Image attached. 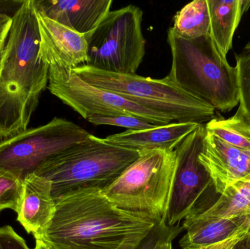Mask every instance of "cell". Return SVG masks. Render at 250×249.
Listing matches in <instances>:
<instances>
[{
  "mask_svg": "<svg viewBox=\"0 0 250 249\" xmlns=\"http://www.w3.org/2000/svg\"><path fill=\"white\" fill-rule=\"evenodd\" d=\"M160 223L117 207L99 190L81 192L56 203L52 221L37 239L52 249H137Z\"/></svg>",
  "mask_w": 250,
  "mask_h": 249,
  "instance_id": "obj_1",
  "label": "cell"
},
{
  "mask_svg": "<svg viewBox=\"0 0 250 249\" xmlns=\"http://www.w3.org/2000/svg\"><path fill=\"white\" fill-rule=\"evenodd\" d=\"M48 66L40 57V35L33 0H23L13 16L0 60V139L27 130L42 92Z\"/></svg>",
  "mask_w": 250,
  "mask_h": 249,
  "instance_id": "obj_2",
  "label": "cell"
},
{
  "mask_svg": "<svg viewBox=\"0 0 250 249\" xmlns=\"http://www.w3.org/2000/svg\"><path fill=\"white\" fill-rule=\"evenodd\" d=\"M172 55L167 79L221 112H229L239 103L237 69L229 64L210 35L194 39L179 38L167 31Z\"/></svg>",
  "mask_w": 250,
  "mask_h": 249,
  "instance_id": "obj_3",
  "label": "cell"
},
{
  "mask_svg": "<svg viewBox=\"0 0 250 249\" xmlns=\"http://www.w3.org/2000/svg\"><path fill=\"white\" fill-rule=\"evenodd\" d=\"M139 152L93 134L44 162L36 175L48 180L54 202L84 191H102L139 157Z\"/></svg>",
  "mask_w": 250,
  "mask_h": 249,
  "instance_id": "obj_4",
  "label": "cell"
},
{
  "mask_svg": "<svg viewBox=\"0 0 250 249\" xmlns=\"http://www.w3.org/2000/svg\"><path fill=\"white\" fill-rule=\"evenodd\" d=\"M74 73L96 87L114 92L147 109L168 115L175 122L204 124L214 118L216 110L188 93L167 77L153 79L137 74H120L82 65Z\"/></svg>",
  "mask_w": 250,
  "mask_h": 249,
  "instance_id": "obj_5",
  "label": "cell"
},
{
  "mask_svg": "<svg viewBox=\"0 0 250 249\" xmlns=\"http://www.w3.org/2000/svg\"><path fill=\"white\" fill-rule=\"evenodd\" d=\"M120 178L102 190L117 207L166 223L176 172V152H140Z\"/></svg>",
  "mask_w": 250,
  "mask_h": 249,
  "instance_id": "obj_6",
  "label": "cell"
},
{
  "mask_svg": "<svg viewBox=\"0 0 250 249\" xmlns=\"http://www.w3.org/2000/svg\"><path fill=\"white\" fill-rule=\"evenodd\" d=\"M144 13L129 4L110 11L95 30L84 35L87 42L85 65L120 74H136L146 54Z\"/></svg>",
  "mask_w": 250,
  "mask_h": 249,
  "instance_id": "obj_7",
  "label": "cell"
},
{
  "mask_svg": "<svg viewBox=\"0 0 250 249\" xmlns=\"http://www.w3.org/2000/svg\"><path fill=\"white\" fill-rule=\"evenodd\" d=\"M90 133L73 121L54 117L44 125L0 141V172L23 181L50 158L87 139Z\"/></svg>",
  "mask_w": 250,
  "mask_h": 249,
  "instance_id": "obj_8",
  "label": "cell"
},
{
  "mask_svg": "<svg viewBox=\"0 0 250 249\" xmlns=\"http://www.w3.org/2000/svg\"><path fill=\"white\" fill-rule=\"evenodd\" d=\"M207 130L200 124L175 149L176 172L166 217L167 226L174 227L189 213L204 206L211 189V175L198 159Z\"/></svg>",
  "mask_w": 250,
  "mask_h": 249,
  "instance_id": "obj_9",
  "label": "cell"
},
{
  "mask_svg": "<svg viewBox=\"0 0 250 249\" xmlns=\"http://www.w3.org/2000/svg\"><path fill=\"white\" fill-rule=\"evenodd\" d=\"M48 89L86 120L91 115H130L157 126L175 122L168 115L147 109L114 92L84 81L74 72L68 77H49Z\"/></svg>",
  "mask_w": 250,
  "mask_h": 249,
  "instance_id": "obj_10",
  "label": "cell"
},
{
  "mask_svg": "<svg viewBox=\"0 0 250 249\" xmlns=\"http://www.w3.org/2000/svg\"><path fill=\"white\" fill-rule=\"evenodd\" d=\"M40 35V57L48 64L49 77H67L87 61L84 35L36 11Z\"/></svg>",
  "mask_w": 250,
  "mask_h": 249,
  "instance_id": "obj_11",
  "label": "cell"
},
{
  "mask_svg": "<svg viewBox=\"0 0 250 249\" xmlns=\"http://www.w3.org/2000/svg\"><path fill=\"white\" fill-rule=\"evenodd\" d=\"M198 159L211 175L217 194L250 178V152L231 146L207 131Z\"/></svg>",
  "mask_w": 250,
  "mask_h": 249,
  "instance_id": "obj_12",
  "label": "cell"
},
{
  "mask_svg": "<svg viewBox=\"0 0 250 249\" xmlns=\"http://www.w3.org/2000/svg\"><path fill=\"white\" fill-rule=\"evenodd\" d=\"M36 11L86 35L95 30L111 11L112 0H33Z\"/></svg>",
  "mask_w": 250,
  "mask_h": 249,
  "instance_id": "obj_13",
  "label": "cell"
},
{
  "mask_svg": "<svg viewBox=\"0 0 250 249\" xmlns=\"http://www.w3.org/2000/svg\"><path fill=\"white\" fill-rule=\"evenodd\" d=\"M55 211L51 182L35 173L26 177L16 213L17 220L27 233L32 234L35 239L39 238L49 226Z\"/></svg>",
  "mask_w": 250,
  "mask_h": 249,
  "instance_id": "obj_14",
  "label": "cell"
},
{
  "mask_svg": "<svg viewBox=\"0 0 250 249\" xmlns=\"http://www.w3.org/2000/svg\"><path fill=\"white\" fill-rule=\"evenodd\" d=\"M200 124L171 122L144 130H126L111 134L105 140L111 144L138 152L161 150L173 152Z\"/></svg>",
  "mask_w": 250,
  "mask_h": 249,
  "instance_id": "obj_15",
  "label": "cell"
},
{
  "mask_svg": "<svg viewBox=\"0 0 250 249\" xmlns=\"http://www.w3.org/2000/svg\"><path fill=\"white\" fill-rule=\"evenodd\" d=\"M248 216L232 219H199L188 216L183 223L185 235L179 241L182 249H206L234 235Z\"/></svg>",
  "mask_w": 250,
  "mask_h": 249,
  "instance_id": "obj_16",
  "label": "cell"
},
{
  "mask_svg": "<svg viewBox=\"0 0 250 249\" xmlns=\"http://www.w3.org/2000/svg\"><path fill=\"white\" fill-rule=\"evenodd\" d=\"M210 16L209 35L222 55L227 58L233 37L250 0H207Z\"/></svg>",
  "mask_w": 250,
  "mask_h": 249,
  "instance_id": "obj_17",
  "label": "cell"
},
{
  "mask_svg": "<svg viewBox=\"0 0 250 249\" xmlns=\"http://www.w3.org/2000/svg\"><path fill=\"white\" fill-rule=\"evenodd\" d=\"M188 216L199 219H232L250 216V178L228 187L213 204Z\"/></svg>",
  "mask_w": 250,
  "mask_h": 249,
  "instance_id": "obj_18",
  "label": "cell"
},
{
  "mask_svg": "<svg viewBox=\"0 0 250 249\" xmlns=\"http://www.w3.org/2000/svg\"><path fill=\"white\" fill-rule=\"evenodd\" d=\"M173 32L179 38L194 39L209 35L210 16L207 0H195L184 6L174 17Z\"/></svg>",
  "mask_w": 250,
  "mask_h": 249,
  "instance_id": "obj_19",
  "label": "cell"
},
{
  "mask_svg": "<svg viewBox=\"0 0 250 249\" xmlns=\"http://www.w3.org/2000/svg\"><path fill=\"white\" fill-rule=\"evenodd\" d=\"M205 127L208 133L226 143L250 152V122L239 111L228 119L213 118Z\"/></svg>",
  "mask_w": 250,
  "mask_h": 249,
  "instance_id": "obj_20",
  "label": "cell"
},
{
  "mask_svg": "<svg viewBox=\"0 0 250 249\" xmlns=\"http://www.w3.org/2000/svg\"><path fill=\"white\" fill-rule=\"evenodd\" d=\"M236 69L239 87V111L250 122V42L242 54H236Z\"/></svg>",
  "mask_w": 250,
  "mask_h": 249,
  "instance_id": "obj_21",
  "label": "cell"
},
{
  "mask_svg": "<svg viewBox=\"0 0 250 249\" xmlns=\"http://www.w3.org/2000/svg\"><path fill=\"white\" fill-rule=\"evenodd\" d=\"M23 181L7 172H0V212L17 211L21 198Z\"/></svg>",
  "mask_w": 250,
  "mask_h": 249,
  "instance_id": "obj_22",
  "label": "cell"
},
{
  "mask_svg": "<svg viewBox=\"0 0 250 249\" xmlns=\"http://www.w3.org/2000/svg\"><path fill=\"white\" fill-rule=\"evenodd\" d=\"M87 121L95 126L108 125L123 127L126 130H144L153 128L157 125L151 124L139 117L130 115H114V116H101L91 115Z\"/></svg>",
  "mask_w": 250,
  "mask_h": 249,
  "instance_id": "obj_23",
  "label": "cell"
},
{
  "mask_svg": "<svg viewBox=\"0 0 250 249\" xmlns=\"http://www.w3.org/2000/svg\"><path fill=\"white\" fill-rule=\"evenodd\" d=\"M0 249H30L26 241L12 227L0 228Z\"/></svg>",
  "mask_w": 250,
  "mask_h": 249,
  "instance_id": "obj_24",
  "label": "cell"
},
{
  "mask_svg": "<svg viewBox=\"0 0 250 249\" xmlns=\"http://www.w3.org/2000/svg\"><path fill=\"white\" fill-rule=\"evenodd\" d=\"M183 230L182 227H169L165 225L154 249H173L172 242Z\"/></svg>",
  "mask_w": 250,
  "mask_h": 249,
  "instance_id": "obj_25",
  "label": "cell"
},
{
  "mask_svg": "<svg viewBox=\"0 0 250 249\" xmlns=\"http://www.w3.org/2000/svg\"><path fill=\"white\" fill-rule=\"evenodd\" d=\"M250 226V218L248 216V220L245 222V225L234 234V235L230 236V238H227L225 241L217 243L214 244L211 247H208L206 249H233L236 245L242 241L244 238L248 235V230Z\"/></svg>",
  "mask_w": 250,
  "mask_h": 249,
  "instance_id": "obj_26",
  "label": "cell"
},
{
  "mask_svg": "<svg viewBox=\"0 0 250 249\" xmlns=\"http://www.w3.org/2000/svg\"><path fill=\"white\" fill-rule=\"evenodd\" d=\"M13 21V16L0 13V60L2 57Z\"/></svg>",
  "mask_w": 250,
  "mask_h": 249,
  "instance_id": "obj_27",
  "label": "cell"
},
{
  "mask_svg": "<svg viewBox=\"0 0 250 249\" xmlns=\"http://www.w3.org/2000/svg\"><path fill=\"white\" fill-rule=\"evenodd\" d=\"M165 225H167V224L160 223L157 225V226L153 229L149 235L141 243V245L137 249H154L156 242L158 240L160 233H161L162 229Z\"/></svg>",
  "mask_w": 250,
  "mask_h": 249,
  "instance_id": "obj_28",
  "label": "cell"
},
{
  "mask_svg": "<svg viewBox=\"0 0 250 249\" xmlns=\"http://www.w3.org/2000/svg\"><path fill=\"white\" fill-rule=\"evenodd\" d=\"M23 1V0H0V13H7L13 16Z\"/></svg>",
  "mask_w": 250,
  "mask_h": 249,
  "instance_id": "obj_29",
  "label": "cell"
},
{
  "mask_svg": "<svg viewBox=\"0 0 250 249\" xmlns=\"http://www.w3.org/2000/svg\"><path fill=\"white\" fill-rule=\"evenodd\" d=\"M233 249H250V236L246 235L242 241L239 243Z\"/></svg>",
  "mask_w": 250,
  "mask_h": 249,
  "instance_id": "obj_30",
  "label": "cell"
},
{
  "mask_svg": "<svg viewBox=\"0 0 250 249\" xmlns=\"http://www.w3.org/2000/svg\"><path fill=\"white\" fill-rule=\"evenodd\" d=\"M33 249H51L50 247L45 244L44 241L41 240L36 239V243H35V247Z\"/></svg>",
  "mask_w": 250,
  "mask_h": 249,
  "instance_id": "obj_31",
  "label": "cell"
},
{
  "mask_svg": "<svg viewBox=\"0 0 250 249\" xmlns=\"http://www.w3.org/2000/svg\"><path fill=\"white\" fill-rule=\"evenodd\" d=\"M248 235H249L250 236V228H249V230H248Z\"/></svg>",
  "mask_w": 250,
  "mask_h": 249,
  "instance_id": "obj_32",
  "label": "cell"
},
{
  "mask_svg": "<svg viewBox=\"0 0 250 249\" xmlns=\"http://www.w3.org/2000/svg\"><path fill=\"white\" fill-rule=\"evenodd\" d=\"M50 249H51V248H50Z\"/></svg>",
  "mask_w": 250,
  "mask_h": 249,
  "instance_id": "obj_33",
  "label": "cell"
}]
</instances>
